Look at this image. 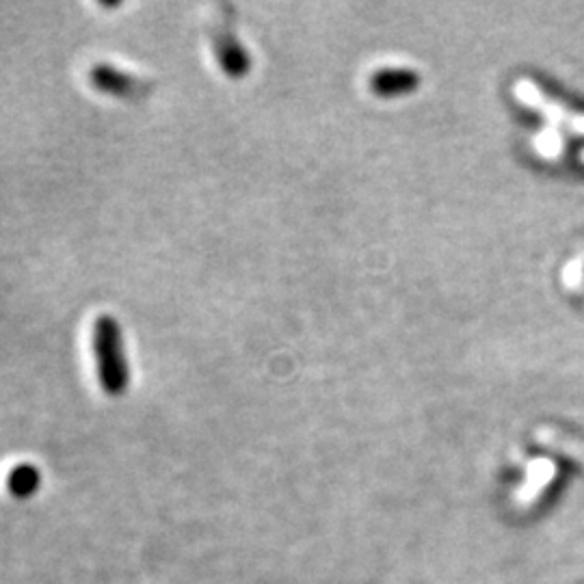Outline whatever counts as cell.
Returning a JSON list of instances; mask_svg holds the SVG:
<instances>
[{
    "label": "cell",
    "mask_w": 584,
    "mask_h": 584,
    "mask_svg": "<svg viewBox=\"0 0 584 584\" xmlns=\"http://www.w3.org/2000/svg\"><path fill=\"white\" fill-rule=\"evenodd\" d=\"M91 347H94L96 370L100 388L109 396H122L130 388V364L124 349V334L122 325L117 318L104 314L94 323V336H91Z\"/></svg>",
    "instance_id": "cell-1"
},
{
    "label": "cell",
    "mask_w": 584,
    "mask_h": 584,
    "mask_svg": "<svg viewBox=\"0 0 584 584\" xmlns=\"http://www.w3.org/2000/svg\"><path fill=\"white\" fill-rule=\"evenodd\" d=\"M89 85L100 91V94L117 100H143L154 91V83L119 70L111 63L94 65L89 70Z\"/></svg>",
    "instance_id": "cell-2"
},
{
    "label": "cell",
    "mask_w": 584,
    "mask_h": 584,
    "mask_svg": "<svg viewBox=\"0 0 584 584\" xmlns=\"http://www.w3.org/2000/svg\"><path fill=\"white\" fill-rule=\"evenodd\" d=\"M210 44L221 72L232 78V81H241V78H245L251 72V55L243 46L241 39H238L234 26L223 24L217 26V29H212Z\"/></svg>",
    "instance_id": "cell-3"
},
{
    "label": "cell",
    "mask_w": 584,
    "mask_h": 584,
    "mask_svg": "<svg viewBox=\"0 0 584 584\" xmlns=\"http://www.w3.org/2000/svg\"><path fill=\"white\" fill-rule=\"evenodd\" d=\"M370 85L379 96H396L414 89L418 85V76L409 70H381L370 78Z\"/></svg>",
    "instance_id": "cell-4"
},
{
    "label": "cell",
    "mask_w": 584,
    "mask_h": 584,
    "mask_svg": "<svg viewBox=\"0 0 584 584\" xmlns=\"http://www.w3.org/2000/svg\"><path fill=\"white\" fill-rule=\"evenodd\" d=\"M42 485V474L31 463H20L13 468L7 476V489L11 496L16 498H29Z\"/></svg>",
    "instance_id": "cell-5"
}]
</instances>
